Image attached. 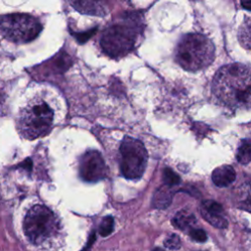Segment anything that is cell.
<instances>
[{
    "mask_svg": "<svg viewBox=\"0 0 251 251\" xmlns=\"http://www.w3.org/2000/svg\"><path fill=\"white\" fill-rule=\"evenodd\" d=\"M163 180L164 183L168 186H174L176 185L180 182V178L179 176L170 168H166L163 172Z\"/></svg>",
    "mask_w": 251,
    "mask_h": 251,
    "instance_id": "18",
    "label": "cell"
},
{
    "mask_svg": "<svg viewBox=\"0 0 251 251\" xmlns=\"http://www.w3.org/2000/svg\"><path fill=\"white\" fill-rule=\"evenodd\" d=\"M114 230V218L112 216H107L103 218L99 226V234L101 236H108Z\"/></svg>",
    "mask_w": 251,
    "mask_h": 251,
    "instance_id": "17",
    "label": "cell"
},
{
    "mask_svg": "<svg viewBox=\"0 0 251 251\" xmlns=\"http://www.w3.org/2000/svg\"><path fill=\"white\" fill-rule=\"evenodd\" d=\"M216 99L229 109H251V67L238 63L223 66L212 81Z\"/></svg>",
    "mask_w": 251,
    "mask_h": 251,
    "instance_id": "1",
    "label": "cell"
},
{
    "mask_svg": "<svg viewBox=\"0 0 251 251\" xmlns=\"http://www.w3.org/2000/svg\"><path fill=\"white\" fill-rule=\"evenodd\" d=\"M153 251H165L164 249H162V248H159V247H156L155 249H153Z\"/></svg>",
    "mask_w": 251,
    "mask_h": 251,
    "instance_id": "23",
    "label": "cell"
},
{
    "mask_svg": "<svg viewBox=\"0 0 251 251\" xmlns=\"http://www.w3.org/2000/svg\"><path fill=\"white\" fill-rule=\"evenodd\" d=\"M180 244L181 243H180L179 237L176 234H175V233H173L170 236H168L165 239V241H164L165 247H167L168 249H171V250L178 249L180 247Z\"/></svg>",
    "mask_w": 251,
    "mask_h": 251,
    "instance_id": "19",
    "label": "cell"
},
{
    "mask_svg": "<svg viewBox=\"0 0 251 251\" xmlns=\"http://www.w3.org/2000/svg\"><path fill=\"white\" fill-rule=\"evenodd\" d=\"M234 196L236 206L251 213V178L245 180L238 186Z\"/></svg>",
    "mask_w": 251,
    "mask_h": 251,
    "instance_id": "11",
    "label": "cell"
},
{
    "mask_svg": "<svg viewBox=\"0 0 251 251\" xmlns=\"http://www.w3.org/2000/svg\"><path fill=\"white\" fill-rule=\"evenodd\" d=\"M95 32V28L92 29L90 32H83V33H80V34H76V38L79 42H84L86 41L93 33Z\"/></svg>",
    "mask_w": 251,
    "mask_h": 251,
    "instance_id": "21",
    "label": "cell"
},
{
    "mask_svg": "<svg viewBox=\"0 0 251 251\" xmlns=\"http://www.w3.org/2000/svg\"><path fill=\"white\" fill-rule=\"evenodd\" d=\"M236 159L242 165H247L251 162V140L244 139L240 142L236 152Z\"/></svg>",
    "mask_w": 251,
    "mask_h": 251,
    "instance_id": "16",
    "label": "cell"
},
{
    "mask_svg": "<svg viewBox=\"0 0 251 251\" xmlns=\"http://www.w3.org/2000/svg\"><path fill=\"white\" fill-rule=\"evenodd\" d=\"M235 179V171L229 165H223L215 169L212 173V180L219 187H226Z\"/></svg>",
    "mask_w": 251,
    "mask_h": 251,
    "instance_id": "10",
    "label": "cell"
},
{
    "mask_svg": "<svg viewBox=\"0 0 251 251\" xmlns=\"http://www.w3.org/2000/svg\"><path fill=\"white\" fill-rule=\"evenodd\" d=\"M173 225L181 230H191L193 225L196 223V219L189 211H179L176 214L172 221Z\"/></svg>",
    "mask_w": 251,
    "mask_h": 251,
    "instance_id": "14",
    "label": "cell"
},
{
    "mask_svg": "<svg viewBox=\"0 0 251 251\" xmlns=\"http://www.w3.org/2000/svg\"><path fill=\"white\" fill-rule=\"evenodd\" d=\"M200 213L202 217L212 226L218 228L227 226V220L225 216L224 208L221 204L214 200H205L200 205Z\"/></svg>",
    "mask_w": 251,
    "mask_h": 251,
    "instance_id": "9",
    "label": "cell"
},
{
    "mask_svg": "<svg viewBox=\"0 0 251 251\" xmlns=\"http://www.w3.org/2000/svg\"><path fill=\"white\" fill-rule=\"evenodd\" d=\"M42 29L40 22L26 14H9L0 17V32L8 40L26 43L35 39Z\"/></svg>",
    "mask_w": 251,
    "mask_h": 251,
    "instance_id": "6",
    "label": "cell"
},
{
    "mask_svg": "<svg viewBox=\"0 0 251 251\" xmlns=\"http://www.w3.org/2000/svg\"><path fill=\"white\" fill-rule=\"evenodd\" d=\"M215 57L213 42L201 33H188L178 41L175 58L176 63L189 72L207 68Z\"/></svg>",
    "mask_w": 251,
    "mask_h": 251,
    "instance_id": "2",
    "label": "cell"
},
{
    "mask_svg": "<svg viewBox=\"0 0 251 251\" xmlns=\"http://www.w3.org/2000/svg\"><path fill=\"white\" fill-rule=\"evenodd\" d=\"M173 190H172V186H168L166 184H164L163 186L159 187L153 196L152 199V204L155 208L158 209H165L167 208L173 199Z\"/></svg>",
    "mask_w": 251,
    "mask_h": 251,
    "instance_id": "13",
    "label": "cell"
},
{
    "mask_svg": "<svg viewBox=\"0 0 251 251\" xmlns=\"http://www.w3.org/2000/svg\"><path fill=\"white\" fill-rule=\"evenodd\" d=\"M238 40L240 44L251 51V17H245L238 28Z\"/></svg>",
    "mask_w": 251,
    "mask_h": 251,
    "instance_id": "15",
    "label": "cell"
},
{
    "mask_svg": "<svg viewBox=\"0 0 251 251\" xmlns=\"http://www.w3.org/2000/svg\"><path fill=\"white\" fill-rule=\"evenodd\" d=\"M25 236L34 245H41L53 238L59 223L54 213L43 205H34L26 213L23 223Z\"/></svg>",
    "mask_w": 251,
    "mask_h": 251,
    "instance_id": "4",
    "label": "cell"
},
{
    "mask_svg": "<svg viewBox=\"0 0 251 251\" xmlns=\"http://www.w3.org/2000/svg\"><path fill=\"white\" fill-rule=\"evenodd\" d=\"M53 111L45 102H31L19 115L18 127L26 139L46 135L52 127Z\"/></svg>",
    "mask_w": 251,
    "mask_h": 251,
    "instance_id": "5",
    "label": "cell"
},
{
    "mask_svg": "<svg viewBox=\"0 0 251 251\" xmlns=\"http://www.w3.org/2000/svg\"><path fill=\"white\" fill-rule=\"evenodd\" d=\"M189 235L193 240L197 242H204L207 239L206 232L201 228H192L189 231Z\"/></svg>",
    "mask_w": 251,
    "mask_h": 251,
    "instance_id": "20",
    "label": "cell"
},
{
    "mask_svg": "<svg viewBox=\"0 0 251 251\" xmlns=\"http://www.w3.org/2000/svg\"><path fill=\"white\" fill-rule=\"evenodd\" d=\"M148 154L143 143L133 137L126 136L120 146V168L127 179H138L142 176Z\"/></svg>",
    "mask_w": 251,
    "mask_h": 251,
    "instance_id": "7",
    "label": "cell"
},
{
    "mask_svg": "<svg viewBox=\"0 0 251 251\" xmlns=\"http://www.w3.org/2000/svg\"><path fill=\"white\" fill-rule=\"evenodd\" d=\"M241 5L244 9L251 11V1H243L241 2Z\"/></svg>",
    "mask_w": 251,
    "mask_h": 251,
    "instance_id": "22",
    "label": "cell"
},
{
    "mask_svg": "<svg viewBox=\"0 0 251 251\" xmlns=\"http://www.w3.org/2000/svg\"><path fill=\"white\" fill-rule=\"evenodd\" d=\"M142 26L137 16L128 14L125 23L112 25L105 29L100 41L103 51L114 58L128 54L134 47Z\"/></svg>",
    "mask_w": 251,
    "mask_h": 251,
    "instance_id": "3",
    "label": "cell"
},
{
    "mask_svg": "<svg viewBox=\"0 0 251 251\" xmlns=\"http://www.w3.org/2000/svg\"><path fill=\"white\" fill-rule=\"evenodd\" d=\"M71 4L76 11L86 15L103 17L107 13L105 8L95 1H75L71 2Z\"/></svg>",
    "mask_w": 251,
    "mask_h": 251,
    "instance_id": "12",
    "label": "cell"
},
{
    "mask_svg": "<svg viewBox=\"0 0 251 251\" xmlns=\"http://www.w3.org/2000/svg\"><path fill=\"white\" fill-rule=\"evenodd\" d=\"M107 175L105 161L97 150H88L80 158L79 176L86 182H97Z\"/></svg>",
    "mask_w": 251,
    "mask_h": 251,
    "instance_id": "8",
    "label": "cell"
}]
</instances>
